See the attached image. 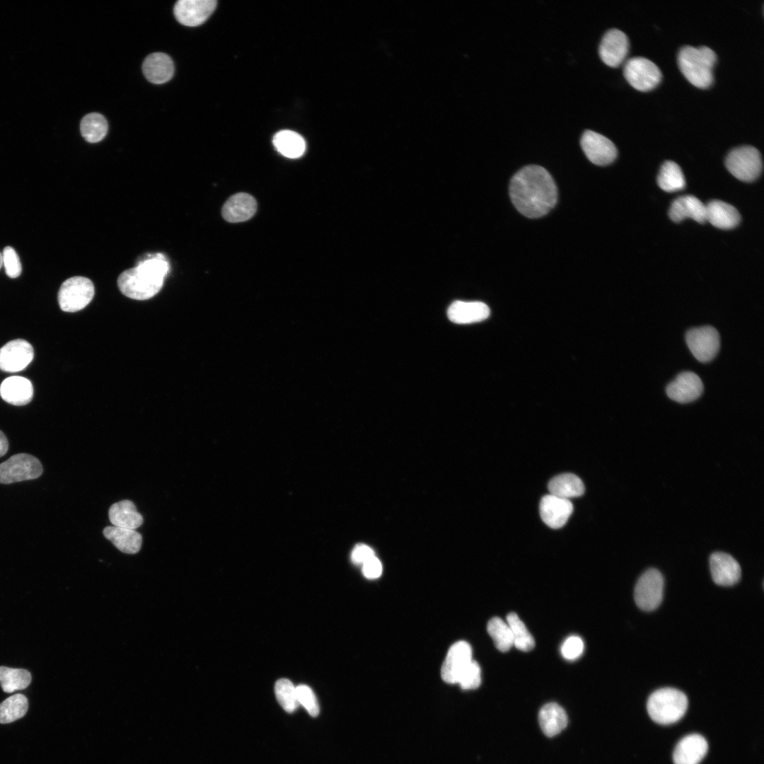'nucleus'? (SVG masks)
<instances>
[{
    "mask_svg": "<svg viewBox=\"0 0 764 764\" xmlns=\"http://www.w3.org/2000/svg\"><path fill=\"white\" fill-rule=\"evenodd\" d=\"M509 195L521 214L536 219L545 216L555 207L557 189L552 177L544 168L530 165L512 177Z\"/></svg>",
    "mask_w": 764,
    "mask_h": 764,
    "instance_id": "nucleus-1",
    "label": "nucleus"
},
{
    "mask_svg": "<svg viewBox=\"0 0 764 764\" xmlns=\"http://www.w3.org/2000/svg\"><path fill=\"white\" fill-rule=\"evenodd\" d=\"M170 270V263L163 254L148 253L139 260L134 267L120 274L117 285L125 296L146 300L160 291Z\"/></svg>",
    "mask_w": 764,
    "mask_h": 764,
    "instance_id": "nucleus-2",
    "label": "nucleus"
},
{
    "mask_svg": "<svg viewBox=\"0 0 764 764\" xmlns=\"http://www.w3.org/2000/svg\"><path fill=\"white\" fill-rule=\"evenodd\" d=\"M717 62L715 52L707 46L686 45L678 55L681 71L687 80L700 88L710 87L714 80L713 67Z\"/></svg>",
    "mask_w": 764,
    "mask_h": 764,
    "instance_id": "nucleus-3",
    "label": "nucleus"
},
{
    "mask_svg": "<svg viewBox=\"0 0 764 764\" xmlns=\"http://www.w3.org/2000/svg\"><path fill=\"white\" fill-rule=\"evenodd\" d=\"M688 704V698L683 692L673 688H664L651 694L647 709L654 722L666 725L680 720L686 712Z\"/></svg>",
    "mask_w": 764,
    "mask_h": 764,
    "instance_id": "nucleus-4",
    "label": "nucleus"
},
{
    "mask_svg": "<svg viewBox=\"0 0 764 764\" xmlns=\"http://www.w3.org/2000/svg\"><path fill=\"white\" fill-rule=\"evenodd\" d=\"M725 165L732 175L744 182L756 180L763 168L760 153L751 146H742L732 149L726 158Z\"/></svg>",
    "mask_w": 764,
    "mask_h": 764,
    "instance_id": "nucleus-5",
    "label": "nucleus"
},
{
    "mask_svg": "<svg viewBox=\"0 0 764 764\" xmlns=\"http://www.w3.org/2000/svg\"><path fill=\"white\" fill-rule=\"evenodd\" d=\"M94 296L93 282L84 277H73L64 281L58 291L60 308L65 312H76L84 308Z\"/></svg>",
    "mask_w": 764,
    "mask_h": 764,
    "instance_id": "nucleus-6",
    "label": "nucleus"
},
{
    "mask_svg": "<svg viewBox=\"0 0 764 764\" xmlns=\"http://www.w3.org/2000/svg\"><path fill=\"white\" fill-rule=\"evenodd\" d=\"M43 471L40 461L28 453H17L0 463V483L11 484L39 478Z\"/></svg>",
    "mask_w": 764,
    "mask_h": 764,
    "instance_id": "nucleus-7",
    "label": "nucleus"
},
{
    "mask_svg": "<svg viewBox=\"0 0 764 764\" xmlns=\"http://www.w3.org/2000/svg\"><path fill=\"white\" fill-rule=\"evenodd\" d=\"M664 584V577L656 569L644 572L635 587L634 597L637 606L644 611L657 608L662 601Z\"/></svg>",
    "mask_w": 764,
    "mask_h": 764,
    "instance_id": "nucleus-8",
    "label": "nucleus"
},
{
    "mask_svg": "<svg viewBox=\"0 0 764 764\" xmlns=\"http://www.w3.org/2000/svg\"><path fill=\"white\" fill-rule=\"evenodd\" d=\"M624 76L628 83L640 91L654 88L661 80V71L651 60L635 57L628 59L623 68Z\"/></svg>",
    "mask_w": 764,
    "mask_h": 764,
    "instance_id": "nucleus-9",
    "label": "nucleus"
},
{
    "mask_svg": "<svg viewBox=\"0 0 764 764\" xmlns=\"http://www.w3.org/2000/svg\"><path fill=\"white\" fill-rule=\"evenodd\" d=\"M685 341L693 355L700 362L712 361L720 348V336L712 326L705 325L690 329Z\"/></svg>",
    "mask_w": 764,
    "mask_h": 764,
    "instance_id": "nucleus-10",
    "label": "nucleus"
},
{
    "mask_svg": "<svg viewBox=\"0 0 764 764\" xmlns=\"http://www.w3.org/2000/svg\"><path fill=\"white\" fill-rule=\"evenodd\" d=\"M580 144L587 158L597 166L610 164L618 155V150L613 141L592 130H586L583 133Z\"/></svg>",
    "mask_w": 764,
    "mask_h": 764,
    "instance_id": "nucleus-11",
    "label": "nucleus"
},
{
    "mask_svg": "<svg viewBox=\"0 0 764 764\" xmlns=\"http://www.w3.org/2000/svg\"><path fill=\"white\" fill-rule=\"evenodd\" d=\"M34 351L25 340H11L0 349V369L9 373L18 372L32 361Z\"/></svg>",
    "mask_w": 764,
    "mask_h": 764,
    "instance_id": "nucleus-12",
    "label": "nucleus"
},
{
    "mask_svg": "<svg viewBox=\"0 0 764 764\" xmlns=\"http://www.w3.org/2000/svg\"><path fill=\"white\" fill-rule=\"evenodd\" d=\"M216 6L215 0H179L174 6L173 12L180 23L194 27L205 22Z\"/></svg>",
    "mask_w": 764,
    "mask_h": 764,
    "instance_id": "nucleus-13",
    "label": "nucleus"
},
{
    "mask_svg": "<svg viewBox=\"0 0 764 764\" xmlns=\"http://www.w3.org/2000/svg\"><path fill=\"white\" fill-rule=\"evenodd\" d=\"M629 50V40L625 33L617 28L608 30L602 37L598 53L601 60L611 67L618 66Z\"/></svg>",
    "mask_w": 764,
    "mask_h": 764,
    "instance_id": "nucleus-14",
    "label": "nucleus"
},
{
    "mask_svg": "<svg viewBox=\"0 0 764 764\" xmlns=\"http://www.w3.org/2000/svg\"><path fill=\"white\" fill-rule=\"evenodd\" d=\"M472 660V649L468 642L454 643L449 648L441 666L442 679L448 683H457L460 675Z\"/></svg>",
    "mask_w": 764,
    "mask_h": 764,
    "instance_id": "nucleus-15",
    "label": "nucleus"
},
{
    "mask_svg": "<svg viewBox=\"0 0 764 764\" xmlns=\"http://www.w3.org/2000/svg\"><path fill=\"white\" fill-rule=\"evenodd\" d=\"M703 383L694 372L683 371L670 382L666 388L671 400L680 403H688L697 400L702 393Z\"/></svg>",
    "mask_w": 764,
    "mask_h": 764,
    "instance_id": "nucleus-16",
    "label": "nucleus"
},
{
    "mask_svg": "<svg viewBox=\"0 0 764 764\" xmlns=\"http://www.w3.org/2000/svg\"><path fill=\"white\" fill-rule=\"evenodd\" d=\"M539 509L543 521L549 527L557 529L567 523L572 514L573 505L569 499L549 494L541 499Z\"/></svg>",
    "mask_w": 764,
    "mask_h": 764,
    "instance_id": "nucleus-17",
    "label": "nucleus"
},
{
    "mask_svg": "<svg viewBox=\"0 0 764 764\" xmlns=\"http://www.w3.org/2000/svg\"><path fill=\"white\" fill-rule=\"evenodd\" d=\"M712 577L715 584L729 586L741 578V570L738 562L729 554L716 552L710 557Z\"/></svg>",
    "mask_w": 764,
    "mask_h": 764,
    "instance_id": "nucleus-18",
    "label": "nucleus"
},
{
    "mask_svg": "<svg viewBox=\"0 0 764 764\" xmlns=\"http://www.w3.org/2000/svg\"><path fill=\"white\" fill-rule=\"evenodd\" d=\"M708 743L698 734L684 736L675 747L673 753L674 764H699L707 754Z\"/></svg>",
    "mask_w": 764,
    "mask_h": 764,
    "instance_id": "nucleus-19",
    "label": "nucleus"
},
{
    "mask_svg": "<svg viewBox=\"0 0 764 764\" xmlns=\"http://www.w3.org/2000/svg\"><path fill=\"white\" fill-rule=\"evenodd\" d=\"M668 215L673 221L677 223L691 218L700 224H703L707 221L706 204L695 196H681L673 202Z\"/></svg>",
    "mask_w": 764,
    "mask_h": 764,
    "instance_id": "nucleus-20",
    "label": "nucleus"
},
{
    "mask_svg": "<svg viewBox=\"0 0 764 764\" xmlns=\"http://www.w3.org/2000/svg\"><path fill=\"white\" fill-rule=\"evenodd\" d=\"M257 209V202L250 195L240 192L231 196L224 204L221 214L231 223L245 221L250 219Z\"/></svg>",
    "mask_w": 764,
    "mask_h": 764,
    "instance_id": "nucleus-21",
    "label": "nucleus"
},
{
    "mask_svg": "<svg viewBox=\"0 0 764 764\" xmlns=\"http://www.w3.org/2000/svg\"><path fill=\"white\" fill-rule=\"evenodd\" d=\"M490 313L487 305L480 301H456L450 305L447 311L449 320L458 324L484 320L488 318Z\"/></svg>",
    "mask_w": 764,
    "mask_h": 764,
    "instance_id": "nucleus-22",
    "label": "nucleus"
},
{
    "mask_svg": "<svg viewBox=\"0 0 764 764\" xmlns=\"http://www.w3.org/2000/svg\"><path fill=\"white\" fill-rule=\"evenodd\" d=\"M0 395L4 400L13 405H25L33 396L31 382L22 376H13L4 379L0 386Z\"/></svg>",
    "mask_w": 764,
    "mask_h": 764,
    "instance_id": "nucleus-23",
    "label": "nucleus"
},
{
    "mask_svg": "<svg viewBox=\"0 0 764 764\" xmlns=\"http://www.w3.org/2000/svg\"><path fill=\"white\" fill-rule=\"evenodd\" d=\"M142 70L149 81L154 84H162L173 77L174 64L168 54L154 52L146 57L143 62Z\"/></svg>",
    "mask_w": 764,
    "mask_h": 764,
    "instance_id": "nucleus-24",
    "label": "nucleus"
},
{
    "mask_svg": "<svg viewBox=\"0 0 764 764\" xmlns=\"http://www.w3.org/2000/svg\"><path fill=\"white\" fill-rule=\"evenodd\" d=\"M706 214L707 221L721 229L733 228L741 221L740 214L734 207L717 199L706 204Z\"/></svg>",
    "mask_w": 764,
    "mask_h": 764,
    "instance_id": "nucleus-25",
    "label": "nucleus"
},
{
    "mask_svg": "<svg viewBox=\"0 0 764 764\" xmlns=\"http://www.w3.org/2000/svg\"><path fill=\"white\" fill-rule=\"evenodd\" d=\"M103 535L119 550L126 554H136L141 547V535L133 529L107 526L103 529Z\"/></svg>",
    "mask_w": 764,
    "mask_h": 764,
    "instance_id": "nucleus-26",
    "label": "nucleus"
},
{
    "mask_svg": "<svg viewBox=\"0 0 764 764\" xmlns=\"http://www.w3.org/2000/svg\"><path fill=\"white\" fill-rule=\"evenodd\" d=\"M538 721L543 732L549 737L556 736L567 724V715L565 710L555 702L543 705L539 711Z\"/></svg>",
    "mask_w": 764,
    "mask_h": 764,
    "instance_id": "nucleus-27",
    "label": "nucleus"
},
{
    "mask_svg": "<svg viewBox=\"0 0 764 764\" xmlns=\"http://www.w3.org/2000/svg\"><path fill=\"white\" fill-rule=\"evenodd\" d=\"M108 516L113 526L133 530L141 526L144 521L134 504L127 499L113 504L109 509Z\"/></svg>",
    "mask_w": 764,
    "mask_h": 764,
    "instance_id": "nucleus-28",
    "label": "nucleus"
},
{
    "mask_svg": "<svg viewBox=\"0 0 764 764\" xmlns=\"http://www.w3.org/2000/svg\"><path fill=\"white\" fill-rule=\"evenodd\" d=\"M550 494L569 499L581 496L584 485L581 480L572 473H563L552 478L548 483Z\"/></svg>",
    "mask_w": 764,
    "mask_h": 764,
    "instance_id": "nucleus-29",
    "label": "nucleus"
},
{
    "mask_svg": "<svg viewBox=\"0 0 764 764\" xmlns=\"http://www.w3.org/2000/svg\"><path fill=\"white\" fill-rule=\"evenodd\" d=\"M273 144L278 152L286 158H297L306 151V142L298 133L291 130H282L273 137Z\"/></svg>",
    "mask_w": 764,
    "mask_h": 764,
    "instance_id": "nucleus-30",
    "label": "nucleus"
},
{
    "mask_svg": "<svg viewBox=\"0 0 764 764\" xmlns=\"http://www.w3.org/2000/svg\"><path fill=\"white\" fill-rule=\"evenodd\" d=\"M657 183L661 189L668 192L683 190L685 180L681 167L674 161H665L659 170Z\"/></svg>",
    "mask_w": 764,
    "mask_h": 764,
    "instance_id": "nucleus-31",
    "label": "nucleus"
},
{
    "mask_svg": "<svg viewBox=\"0 0 764 764\" xmlns=\"http://www.w3.org/2000/svg\"><path fill=\"white\" fill-rule=\"evenodd\" d=\"M31 679L30 673L25 669L0 666V685L5 693H11L26 688Z\"/></svg>",
    "mask_w": 764,
    "mask_h": 764,
    "instance_id": "nucleus-32",
    "label": "nucleus"
},
{
    "mask_svg": "<svg viewBox=\"0 0 764 764\" xmlns=\"http://www.w3.org/2000/svg\"><path fill=\"white\" fill-rule=\"evenodd\" d=\"M80 130L86 141L96 143L106 136L108 122L104 116L99 113H88L82 118Z\"/></svg>",
    "mask_w": 764,
    "mask_h": 764,
    "instance_id": "nucleus-33",
    "label": "nucleus"
},
{
    "mask_svg": "<svg viewBox=\"0 0 764 764\" xmlns=\"http://www.w3.org/2000/svg\"><path fill=\"white\" fill-rule=\"evenodd\" d=\"M28 709L27 698L22 694L11 695L0 703V724L11 723L23 717Z\"/></svg>",
    "mask_w": 764,
    "mask_h": 764,
    "instance_id": "nucleus-34",
    "label": "nucleus"
},
{
    "mask_svg": "<svg viewBox=\"0 0 764 764\" xmlns=\"http://www.w3.org/2000/svg\"><path fill=\"white\" fill-rule=\"evenodd\" d=\"M507 623L511 631L514 645L523 652L531 650L535 646L534 639L519 616L515 613H510L507 617Z\"/></svg>",
    "mask_w": 764,
    "mask_h": 764,
    "instance_id": "nucleus-35",
    "label": "nucleus"
},
{
    "mask_svg": "<svg viewBox=\"0 0 764 764\" xmlns=\"http://www.w3.org/2000/svg\"><path fill=\"white\" fill-rule=\"evenodd\" d=\"M496 648L500 652H507L514 645L511 629L507 623L499 617L491 618L487 627Z\"/></svg>",
    "mask_w": 764,
    "mask_h": 764,
    "instance_id": "nucleus-36",
    "label": "nucleus"
},
{
    "mask_svg": "<svg viewBox=\"0 0 764 764\" xmlns=\"http://www.w3.org/2000/svg\"><path fill=\"white\" fill-rule=\"evenodd\" d=\"M274 693L278 702L286 712L291 713L298 708L299 704L296 687L289 679L278 680L274 685Z\"/></svg>",
    "mask_w": 764,
    "mask_h": 764,
    "instance_id": "nucleus-37",
    "label": "nucleus"
},
{
    "mask_svg": "<svg viewBox=\"0 0 764 764\" xmlns=\"http://www.w3.org/2000/svg\"><path fill=\"white\" fill-rule=\"evenodd\" d=\"M481 683V669L478 663L472 660L460 675L457 683L463 690L478 688Z\"/></svg>",
    "mask_w": 764,
    "mask_h": 764,
    "instance_id": "nucleus-38",
    "label": "nucleus"
},
{
    "mask_svg": "<svg viewBox=\"0 0 764 764\" xmlns=\"http://www.w3.org/2000/svg\"><path fill=\"white\" fill-rule=\"evenodd\" d=\"M296 690L299 704L301 705L311 716H318L319 705L312 689L306 685H299L296 687Z\"/></svg>",
    "mask_w": 764,
    "mask_h": 764,
    "instance_id": "nucleus-39",
    "label": "nucleus"
},
{
    "mask_svg": "<svg viewBox=\"0 0 764 764\" xmlns=\"http://www.w3.org/2000/svg\"><path fill=\"white\" fill-rule=\"evenodd\" d=\"M3 265L6 273L11 278L18 277L22 271L19 257L15 250L10 246L4 248L2 253Z\"/></svg>",
    "mask_w": 764,
    "mask_h": 764,
    "instance_id": "nucleus-40",
    "label": "nucleus"
},
{
    "mask_svg": "<svg viewBox=\"0 0 764 764\" xmlns=\"http://www.w3.org/2000/svg\"><path fill=\"white\" fill-rule=\"evenodd\" d=\"M584 650L582 639L576 635L567 637L562 644L561 654L567 660H574L579 657Z\"/></svg>",
    "mask_w": 764,
    "mask_h": 764,
    "instance_id": "nucleus-41",
    "label": "nucleus"
},
{
    "mask_svg": "<svg viewBox=\"0 0 764 764\" xmlns=\"http://www.w3.org/2000/svg\"><path fill=\"white\" fill-rule=\"evenodd\" d=\"M373 557H374V550L364 544L356 545L351 554V560L356 565H363Z\"/></svg>",
    "mask_w": 764,
    "mask_h": 764,
    "instance_id": "nucleus-42",
    "label": "nucleus"
},
{
    "mask_svg": "<svg viewBox=\"0 0 764 764\" xmlns=\"http://www.w3.org/2000/svg\"><path fill=\"white\" fill-rule=\"evenodd\" d=\"M362 572L367 579H373L379 577L382 573V565L380 560L374 556L365 562L362 565Z\"/></svg>",
    "mask_w": 764,
    "mask_h": 764,
    "instance_id": "nucleus-43",
    "label": "nucleus"
},
{
    "mask_svg": "<svg viewBox=\"0 0 764 764\" xmlns=\"http://www.w3.org/2000/svg\"><path fill=\"white\" fill-rule=\"evenodd\" d=\"M8 448V442L5 434L0 430V457L4 456Z\"/></svg>",
    "mask_w": 764,
    "mask_h": 764,
    "instance_id": "nucleus-44",
    "label": "nucleus"
},
{
    "mask_svg": "<svg viewBox=\"0 0 764 764\" xmlns=\"http://www.w3.org/2000/svg\"><path fill=\"white\" fill-rule=\"evenodd\" d=\"M3 266V257L2 254L0 253V269Z\"/></svg>",
    "mask_w": 764,
    "mask_h": 764,
    "instance_id": "nucleus-45",
    "label": "nucleus"
}]
</instances>
